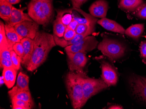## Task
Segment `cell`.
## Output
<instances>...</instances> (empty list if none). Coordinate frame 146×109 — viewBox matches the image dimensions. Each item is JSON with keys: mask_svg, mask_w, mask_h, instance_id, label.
I'll return each instance as SVG.
<instances>
[{"mask_svg": "<svg viewBox=\"0 0 146 109\" xmlns=\"http://www.w3.org/2000/svg\"><path fill=\"white\" fill-rule=\"evenodd\" d=\"M86 76L84 73L70 71L66 76V86L74 109H81L84 106L82 83Z\"/></svg>", "mask_w": 146, "mask_h": 109, "instance_id": "3", "label": "cell"}, {"mask_svg": "<svg viewBox=\"0 0 146 109\" xmlns=\"http://www.w3.org/2000/svg\"><path fill=\"white\" fill-rule=\"evenodd\" d=\"M9 49H11L9 45L8 42L5 30V24L4 23L1 21L0 22V50Z\"/></svg>", "mask_w": 146, "mask_h": 109, "instance_id": "26", "label": "cell"}, {"mask_svg": "<svg viewBox=\"0 0 146 109\" xmlns=\"http://www.w3.org/2000/svg\"><path fill=\"white\" fill-rule=\"evenodd\" d=\"M17 70L14 67H5L2 71V78L4 84L8 88L13 87L15 84Z\"/></svg>", "mask_w": 146, "mask_h": 109, "instance_id": "16", "label": "cell"}, {"mask_svg": "<svg viewBox=\"0 0 146 109\" xmlns=\"http://www.w3.org/2000/svg\"><path fill=\"white\" fill-rule=\"evenodd\" d=\"M73 19L76 20L79 24H85L95 26L98 20L96 18L91 14L86 13L80 8H71Z\"/></svg>", "mask_w": 146, "mask_h": 109, "instance_id": "11", "label": "cell"}, {"mask_svg": "<svg viewBox=\"0 0 146 109\" xmlns=\"http://www.w3.org/2000/svg\"><path fill=\"white\" fill-rule=\"evenodd\" d=\"M97 48L103 55L112 61L121 58L125 52V47L122 43L107 37L103 38Z\"/></svg>", "mask_w": 146, "mask_h": 109, "instance_id": "4", "label": "cell"}, {"mask_svg": "<svg viewBox=\"0 0 146 109\" xmlns=\"http://www.w3.org/2000/svg\"><path fill=\"white\" fill-rule=\"evenodd\" d=\"M102 79L108 86H114L118 82L117 72L109 63L103 62L101 65Z\"/></svg>", "mask_w": 146, "mask_h": 109, "instance_id": "10", "label": "cell"}, {"mask_svg": "<svg viewBox=\"0 0 146 109\" xmlns=\"http://www.w3.org/2000/svg\"><path fill=\"white\" fill-rule=\"evenodd\" d=\"M29 78L28 76L25 73L20 72L17 78L16 85L12 88L16 90L30 91L29 88Z\"/></svg>", "mask_w": 146, "mask_h": 109, "instance_id": "22", "label": "cell"}, {"mask_svg": "<svg viewBox=\"0 0 146 109\" xmlns=\"http://www.w3.org/2000/svg\"><path fill=\"white\" fill-rule=\"evenodd\" d=\"M11 58L14 67L18 71L21 68V64H22L21 57L17 55L13 50L11 51Z\"/></svg>", "mask_w": 146, "mask_h": 109, "instance_id": "29", "label": "cell"}, {"mask_svg": "<svg viewBox=\"0 0 146 109\" xmlns=\"http://www.w3.org/2000/svg\"><path fill=\"white\" fill-rule=\"evenodd\" d=\"M84 106L90 98L109 87L102 79H94L86 76L83 80Z\"/></svg>", "mask_w": 146, "mask_h": 109, "instance_id": "5", "label": "cell"}, {"mask_svg": "<svg viewBox=\"0 0 146 109\" xmlns=\"http://www.w3.org/2000/svg\"><path fill=\"white\" fill-rule=\"evenodd\" d=\"M34 49L30 61L25 68L33 72L47 59L50 51L56 46L54 35L43 31H38L34 39Z\"/></svg>", "mask_w": 146, "mask_h": 109, "instance_id": "1", "label": "cell"}, {"mask_svg": "<svg viewBox=\"0 0 146 109\" xmlns=\"http://www.w3.org/2000/svg\"><path fill=\"white\" fill-rule=\"evenodd\" d=\"M9 96L11 100L12 99L21 100L34 104L30 91L16 90L12 88L9 92Z\"/></svg>", "mask_w": 146, "mask_h": 109, "instance_id": "17", "label": "cell"}, {"mask_svg": "<svg viewBox=\"0 0 146 109\" xmlns=\"http://www.w3.org/2000/svg\"><path fill=\"white\" fill-rule=\"evenodd\" d=\"M95 30V26L85 24H78L76 30V34L87 37L90 35Z\"/></svg>", "mask_w": 146, "mask_h": 109, "instance_id": "27", "label": "cell"}, {"mask_svg": "<svg viewBox=\"0 0 146 109\" xmlns=\"http://www.w3.org/2000/svg\"><path fill=\"white\" fill-rule=\"evenodd\" d=\"M88 0H71L74 8H80L81 6Z\"/></svg>", "mask_w": 146, "mask_h": 109, "instance_id": "36", "label": "cell"}, {"mask_svg": "<svg viewBox=\"0 0 146 109\" xmlns=\"http://www.w3.org/2000/svg\"><path fill=\"white\" fill-rule=\"evenodd\" d=\"M0 65L1 69H3L5 67H14L11 61L1 58H0Z\"/></svg>", "mask_w": 146, "mask_h": 109, "instance_id": "34", "label": "cell"}, {"mask_svg": "<svg viewBox=\"0 0 146 109\" xmlns=\"http://www.w3.org/2000/svg\"><path fill=\"white\" fill-rule=\"evenodd\" d=\"M98 41L93 36L89 35L77 44L65 48L66 52L86 54L94 50L98 47Z\"/></svg>", "mask_w": 146, "mask_h": 109, "instance_id": "6", "label": "cell"}, {"mask_svg": "<svg viewBox=\"0 0 146 109\" xmlns=\"http://www.w3.org/2000/svg\"><path fill=\"white\" fill-rule=\"evenodd\" d=\"M5 30L10 48L13 50V45L17 42H20L23 38L18 35L14 27L11 26L8 23L5 24Z\"/></svg>", "mask_w": 146, "mask_h": 109, "instance_id": "18", "label": "cell"}, {"mask_svg": "<svg viewBox=\"0 0 146 109\" xmlns=\"http://www.w3.org/2000/svg\"><path fill=\"white\" fill-rule=\"evenodd\" d=\"M97 23L106 30L119 34H125V30L123 27L115 21L105 18L98 20Z\"/></svg>", "mask_w": 146, "mask_h": 109, "instance_id": "15", "label": "cell"}, {"mask_svg": "<svg viewBox=\"0 0 146 109\" xmlns=\"http://www.w3.org/2000/svg\"><path fill=\"white\" fill-rule=\"evenodd\" d=\"M56 10L57 12L56 18L60 19L62 23L66 26H68L73 19L71 8L65 10L58 9Z\"/></svg>", "mask_w": 146, "mask_h": 109, "instance_id": "24", "label": "cell"}, {"mask_svg": "<svg viewBox=\"0 0 146 109\" xmlns=\"http://www.w3.org/2000/svg\"><path fill=\"white\" fill-rule=\"evenodd\" d=\"M143 3V0H120L119 6L120 8L125 10L135 11Z\"/></svg>", "mask_w": 146, "mask_h": 109, "instance_id": "23", "label": "cell"}, {"mask_svg": "<svg viewBox=\"0 0 146 109\" xmlns=\"http://www.w3.org/2000/svg\"><path fill=\"white\" fill-rule=\"evenodd\" d=\"M109 5L106 0H97L92 3L89 8L90 14L96 18H106Z\"/></svg>", "mask_w": 146, "mask_h": 109, "instance_id": "12", "label": "cell"}, {"mask_svg": "<svg viewBox=\"0 0 146 109\" xmlns=\"http://www.w3.org/2000/svg\"><path fill=\"white\" fill-rule=\"evenodd\" d=\"M11 101L13 109H31L34 106L29 102L21 100L12 99Z\"/></svg>", "mask_w": 146, "mask_h": 109, "instance_id": "28", "label": "cell"}, {"mask_svg": "<svg viewBox=\"0 0 146 109\" xmlns=\"http://www.w3.org/2000/svg\"><path fill=\"white\" fill-rule=\"evenodd\" d=\"M27 9L30 18L39 25L46 26L53 18L52 0H31Z\"/></svg>", "mask_w": 146, "mask_h": 109, "instance_id": "2", "label": "cell"}, {"mask_svg": "<svg viewBox=\"0 0 146 109\" xmlns=\"http://www.w3.org/2000/svg\"><path fill=\"white\" fill-rule=\"evenodd\" d=\"M76 31L74 30H72L67 27L64 34V36L62 38L66 40H69L72 39L76 35Z\"/></svg>", "mask_w": 146, "mask_h": 109, "instance_id": "32", "label": "cell"}, {"mask_svg": "<svg viewBox=\"0 0 146 109\" xmlns=\"http://www.w3.org/2000/svg\"><path fill=\"white\" fill-rule=\"evenodd\" d=\"M6 1L12 5L19 4L21 1V0H6Z\"/></svg>", "mask_w": 146, "mask_h": 109, "instance_id": "39", "label": "cell"}, {"mask_svg": "<svg viewBox=\"0 0 146 109\" xmlns=\"http://www.w3.org/2000/svg\"><path fill=\"white\" fill-rule=\"evenodd\" d=\"M25 9L24 8L22 9H19L13 6L9 21L6 23L11 26L14 27L15 25L24 21H32V19L30 18L28 14L24 13L23 10Z\"/></svg>", "mask_w": 146, "mask_h": 109, "instance_id": "13", "label": "cell"}, {"mask_svg": "<svg viewBox=\"0 0 146 109\" xmlns=\"http://www.w3.org/2000/svg\"><path fill=\"white\" fill-rule=\"evenodd\" d=\"M39 24L32 21H25L15 25L14 27L18 35L24 38L34 39L38 31Z\"/></svg>", "mask_w": 146, "mask_h": 109, "instance_id": "9", "label": "cell"}, {"mask_svg": "<svg viewBox=\"0 0 146 109\" xmlns=\"http://www.w3.org/2000/svg\"><path fill=\"white\" fill-rule=\"evenodd\" d=\"M137 18L141 19H146V3H143L137 8L135 12Z\"/></svg>", "mask_w": 146, "mask_h": 109, "instance_id": "30", "label": "cell"}, {"mask_svg": "<svg viewBox=\"0 0 146 109\" xmlns=\"http://www.w3.org/2000/svg\"><path fill=\"white\" fill-rule=\"evenodd\" d=\"M108 109H123V107L119 105H113L109 107Z\"/></svg>", "mask_w": 146, "mask_h": 109, "instance_id": "38", "label": "cell"}, {"mask_svg": "<svg viewBox=\"0 0 146 109\" xmlns=\"http://www.w3.org/2000/svg\"><path fill=\"white\" fill-rule=\"evenodd\" d=\"M11 50L9 49L0 50V58L11 61Z\"/></svg>", "mask_w": 146, "mask_h": 109, "instance_id": "33", "label": "cell"}, {"mask_svg": "<svg viewBox=\"0 0 146 109\" xmlns=\"http://www.w3.org/2000/svg\"><path fill=\"white\" fill-rule=\"evenodd\" d=\"M20 42L23 44L24 53L22 57V65L26 67L30 61L34 49V40L29 38H24Z\"/></svg>", "mask_w": 146, "mask_h": 109, "instance_id": "14", "label": "cell"}, {"mask_svg": "<svg viewBox=\"0 0 146 109\" xmlns=\"http://www.w3.org/2000/svg\"><path fill=\"white\" fill-rule=\"evenodd\" d=\"M13 50L17 55L21 57L22 59L24 53L23 46L22 43L21 42H19L15 43L13 45Z\"/></svg>", "mask_w": 146, "mask_h": 109, "instance_id": "31", "label": "cell"}, {"mask_svg": "<svg viewBox=\"0 0 146 109\" xmlns=\"http://www.w3.org/2000/svg\"><path fill=\"white\" fill-rule=\"evenodd\" d=\"M54 36L56 45L64 48L68 46L77 44L86 37L85 36L76 34V35L72 39L69 40H66L64 38H60L54 35Z\"/></svg>", "mask_w": 146, "mask_h": 109, "instance_id": "20", "label": "cell"}, {"mask_svg": "<svg viewBox=\"0 0 146 109\" xmlns=\"http://www.w3.org/2000/svg\"><path fill=\"white\" fill-rule=\"evenodd\" d=\"M78 24V23L76 20H74V19H73L72 21L70 22V23H69V24L67 26V27L72 29V30L75 31Z\"/></svg>", "mask_w": 146, "mask_h": 109, "instance_id": "37", "label": "cell"}, {"mask_svg": "<svg viewBox=\"0 0 146 109\" xmlns=\"http://www.w3.org/2000/svg\"><path fill=\"white\" fill-rule=\"evenodd\" d=\"M12 7V5L6 0H0V17L6 23L9 21Z\"/></svg>", "mask_w": 146, "mask_h": 109, "instance_id": "21", "label": "cell"}, {"mask_svg": "<svg viewBox=\"0 0 146 109\" xmlns=\"http://www.w3.org/2000/svg\"><path fill=\"white\" fill-rule=\"evenodd\" d=\"M140 52L142 58L146 61V40L142 41L141 43Z\"/></svg>", "mask_w": 146, "mask_h": 109, "instance_id": "35", "label": "cell"}, {"mask_svg": "<svg viewBox=\"0 0 146 109\" xmlns=\"http://www.w3.org/2000/svg\"><path fill=\"white\" fill-rule=\"evenodd\" d=\"M144 30V25L142 23L132 25L125 31V34L135 40L138 39Z\"/></svg>", "mask_w": 146, "mask_h": 109, "instance_id": "19", "label": "cell"}, {"mask_svg": "<svg viewBox=\"0 0 146 109\" xmlns=\"http://www.w3.org/2000/svg\"><path fill=\"white\" fill-rule=\"evenodd\" d=\"M129 83L133 95L146 103V78L139 76H132L129 78Z\"/></svg>", "mask_w": 146, "mask_h": 109, "instance_id": "8", "label": "cell"}, {"mask_svg": "<svg viewBox=\"0 0 146 109\" xmlns=\"http://www.w3.org/2000/svg\"><path fill=\"white\" fill-rule=\"evenodd\" d=\"M66 53L68 57V66L70 71L84 73V68L88 61L86 54L80 52Z\"/></svg>", "mask_w": 146, "mask_h": 109, "instance_id": "7", "label": "cell"}, {"mask_svg": "<svg viewBox=\"0 0 146 109\" xmlns=\"http://www.w3.org/2000/svg\"><path fill=\"white\" fill-rule=\"evenodd\" d=\"M67 26L64 25L60 19L56 18L53 25V31L54 35L60 38H62L64 36Z\"/></svg>", "mask_w": 146, "mask_h": 109, "instance_id": "25", "label": "cell"}]
</instances>
